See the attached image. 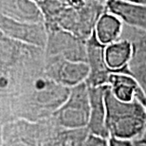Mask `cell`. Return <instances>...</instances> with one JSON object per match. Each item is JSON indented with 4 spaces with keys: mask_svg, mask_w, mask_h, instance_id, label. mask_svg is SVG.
I'll list each match as a JSON object with an SVG mask.
<instances>
[{
    "mask_svg": "<svg viewBox=\"0 0 146 146\" xmlns=\"http://www.w3.org/2000/svg\"><path fill=\"white\" fill-rule=\"evenodd\" d=\"M106 126L109 137L132 139L146 129V108L135 99L132 102L118 100L108 86L106 95Z\"/></svg>",
    "mask_w": 146,
    "mask_h": 146,
    "instance_id": "6da1fadb",
    "label": "cell"
},
{
    "mask_svg": "<svg viewBox=\"0 0 146 146\" xmlns=\"http://www.w3.org/2000/svg\"><path fill=\"white\" fill-rule=\"evenodd\" d=\"M90 101L88 86L80 84L73 89L70 98L60 110V121L63 125L79 127L88 124Z\"/></svg>",
    "mask_w": 146,
    "mask_h": 146,
    "instance_id": "7a4b0ae2",
    "label": "cell"
},
{
    "mask_svg": "<svg viewBox=\"0 0 146 146\" xmlns=\"http://www.w3.org/2000/svg\"><path fill=\"white\" fill-rule=\"evenodd\" d=\"M1 31L5 36L37 46L46 44L48 36L43 23H26L1 15Z\"/></svg>",
    "mask_w": 146,
    "mask_h": 146,
    "instance_id": "3957f363",
    "label": "cell"
},
{
    "mask_svg": "<svg viewBox=\"0 0 146 146\" xmlns=\"http://www.w3.org/2000/svg\"><path fill=\"white\" fill-rule=\"evenodd\" d=\"M106 46L101 44L96 37L94 31L87 39L86 54L90 73L87 78V86H97L108 84L111 70L108 68L104 59Z\"/></svg>",
    "mask_w": 146,
    "mask_h": 146,
    "instance_id": "277c9868",
    "label": "cell"
},
{
    "mask_svg": "<svg viewBox=\"0 0 146 146\" xmlns=\"http://www.w3.org/2000/svg\"><path fill=\"white\" fill-rule=\"evenodd\" d=\"M106 86H89V101H90V118L88 127L92 134L103 138H108L109 132L106 126Z\"/></svg>",
    "mask_w": 146,
    "mask_h": 146,
    "instance_id": "5b68a950",
    "label": "cell"
},
{
    "mask_svg": "<svg viewBox=\"0 0 146 146\" xmlns=\"http://www.w3.org/2000/svg\"><path fill=\"white\" fill-rule=\"evenodd\" d=\"M107 13L121 19L126 26L146 31V6L121 0H106Z\"/></svg>",
    "mask_w": 146,
    "mask_h": 146,
    "instance_id": "8992f818",
    "label": "cell"
},
{
    "mask_svg": "<svg viewBox=\"0 0 146 146\" xmlns=\"http://www.w3.org/2000/svg\"><path fill=\"white\" fill-rule=\"evenodd\" d=\"M1 14L16 21L42 23L44 14L33 0H1Z\"/></svg>",
    "mask_w": 146,
    "mask_h": 146,
    "instance_id": "52a82bcc",
    "label": "cell"
},
{
    "mask_svg": "<svg viewBox=\"0 0 146 146\" xmlns=\"http://www.w3.org/2000/svg\"><path fill=\"white\" fill-rule=\"evenodd\" d=\"M133 55L132 43L124 39L107 45L104 48V59L111 71H121L133 59Z\"/></svg>",
    "mask_w": 146,
    "mask_h": 146,
    "instance_id": "ba28073f",
    "label": "cell"
},
{
    "mask_svg": "<svg viewBox=\"0 0 146 146\" xmlns=\"http://www.w3.org/2000/svg\"><path fill=\"white\" fill-rule=\"evenodd\" d=\"M89 73L88 63L66 59L62 61L61 64H56V69H53V74L57 76V81L65 86H77L86 78H88Z\"/></svg>",
    "mask_w": 146,
    "mask_h": 146,
    "instance_id": "9c48e42d",
    "label": "cell"
},
{
    "mask_svg": "<svg viewBox=\"0 0 146 146\" xmlns=\"http://www.w3.org/2000/svg\"><path fill=\"white\" fill-rule=\"evenodd\" d=\"M123 25L121 19L110 13L101 14L96 22L94 33L98 41L104 46L121 40Z\"/></svg>",
    "mask_w": 146,
    "mask_h": 146,
    "instance_id": "30bf717a",
    "label": "cell"
},
{
    "mask_svg": "<svg viewBox=\"0 0 146 146\" xmlns=\"http://www.w3.org/2000/svg\"><path fill=\"white\" fill-rule=\"evenodd\" d=\"M84 146H109V139L91 134L87 138Z\"/></svg>",
    "mask_w": 146,
    "mask_h": 146,
    "instance_id": "8fae6325",
    "label": "cell"
},
{
    "mask_svg": "<svg viewBox=\"0 0 146 146\" xmlns=\"http://www.w3.org/2000/svg\"><path fill=\"white\" fill-rule=\"evenodd\" d=\"M139 84H141V88L146 94V65H139V68L135 69V76H134Z\"/></svg>",
    "mask_w": 146,
    "mask_h": 146,
    "instance_id": "7c38bea8",
    "label": "cell"
},
{
    "mask_svg": "<svg viewBox=\"0 0 146 146\" xmlns=\"http://www.w3.org/2000/svg\"><path fill=\"white\" fill-rule=\"evenodd\" d=\"M109 146H135L130 139H122L118 138H109Z\"/></svg>",
    "mask_w": 146,
    "mask_h": 146,
    "instance_id": "4fadbf2b",
    "label": "cell"
},
{
    "mask_svg": "<svg viewBox=\"0 0 146 146\" xmlns=\"http://www.w3.org/2000/svg\"><path fill=\"white\" fill-rule=\"evenodd\" d=\"M121 1L130 2V3H134V4H139V5L146 6V0H121Z\"/></svg>",
    "mask_w": 146,
    "mask_h": 146,
    "instance_id": "5bb4252c",
    "label": "cell"
},
{
    "mask_svg": "<svg viewBox=\"0 0 146 146\" xmlns=\"http://www.w3.org/2000/svg\"><path fill=\"white\" fill-rule=\"evenodd\" d=\"M135 146H146V141H143V142H139V144H137Z\"/></svg>",
    "mask_w": 146,
    "mask_h": 146,
    "instance_id": "9a60e30c",
    "label": "cell"
},
{
    "mask_svg": "<svg viewBox=\"0 0 146 146\" xmlns=\"http://www.w3.org/2000/svg\"><path fill=\"white\" fill-rule=\"evenodd\" d=\"M97 1H99V2H101V1H104V0H97Z\"/></svg>",
    "mask_w": 146,
    "mask_h": 146,
    "instance_id": "2e32d148",
    "label": "cell"
}]
</instances>
